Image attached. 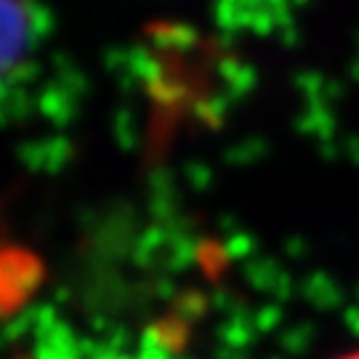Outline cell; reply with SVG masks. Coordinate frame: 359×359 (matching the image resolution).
<instances>
[{
    "label": "cell",
    "instance_id": "6da1fadb",
    "mask_svg": "<svg viewBox=\"0 0 359 359\" xmlns=\"http://www.w3.org/2000/svg\"><path fill=\"white\" fill-rule=\"evenodd\" d=\"M43 280V264L38 256L8 248L3 253V311L11 314L19 304H25L38 290Z\"/></svg>",
    "mask_w": 359,
    "mask_h": 359
},
{
    "label": "cell",
    "instance_id": "7a4b0ae2",
    "mask_svg": "<svg viewBox=\"0 0 359 359\" xmlns=\"http://www.w3.org/2000/svg\"><path fill=\"white\" fill-rule=\"evenodd\" d=\"M3 22H6V32H3V67L13 69L16 59H22L29 46V13L22 0H3Z\"/></svg>",
    "mask_w": 359,
    "mask_h": 359
},
{
    "label": "cell",
    "instance_id": "3957f363",
    "mask_svg": "<svg viewBox=\"0 0 359 359\" xmlns=\"http://www.w3.org/2000/svg\"><path fill=\"white\" fill-rule=\"evenodd\" d=\"M341 359H359V351H354V354H346V357H341Z\"/></svg>",
    "mask_w": 359,
    "mask_h": 359
}]
</instances>
